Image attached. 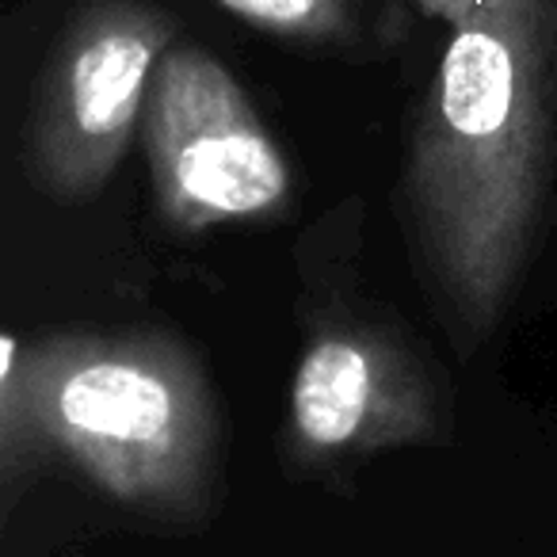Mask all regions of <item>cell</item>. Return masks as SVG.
Masks as SVG:
<instances>
[{"instance_id": "obj_5", "label": "cell", "mask_w": 557, "mask_h": 557, "mask_svg": "<svg viewBox=\"0 0 557 557\" xmlns=\"http://www.w3.org/2000/svg\"><path fill=\"white\" fill-rule=\"evenodd\" d=\"M447 440L435 367L382 318H329L290 379L287 455L306 473H341L397 447Z\"/></svg>"}, {"instance_id": "obj_9", "label": "cell", "mask_w": 557, "mask_h": 557, "mask_svg": "<svg viewBox=\"0 0 557 557\" xmlns=\"http://www.w3.org/2000/svg\"><path fill=\"white\" fill-rule=\"evenodd\" d=\"M554 85H557V0H554Z\"/></svg>"}, {"instance_id": "obj_1", "label": "cell", "mask_w": 557, "mask_h": 557, "mask_svg": "<svg viewBox=\"0 0 557 557\" xmlns=\"http://www.w3.org/2000/svg\"><path fill=\"white\" fill-rule=\"evenodd\" d=\"M554 0H493L428 81L401 172L420 283L450 344L473 351L508 313L554 176Z\"/></svg>"}, {"instance_id": "obj_6", "label": "cell", "mask_w": 557, "mask_h": 557, "mask_svg": "<svg viewBox=\"0 0 557 557\" xmlns=\"http://www.w3.org/2000/svg\"><path fill=\"white\" fill-rule=\"evenodd\" d=\"M27 341L16 333L0 336V511L12 516L32 478L50 462L27 386Z\"/></svg>"}, {"instance_id": "obj_7", "label": "cell", "mask_w": 557, "mask_h": 557, "mask_svg": "<svg viewBox=\"0 0 557 557\" xmlns=\"http://www.w3.org/2000/svg\"><path fill=\"white\" fill-rule=\"evenodd\" d=\"M214 4L290 42H344L356 32V0H214Z\"/></svg>"}, {"instance_id": "obj_2", "label": "cell", "mask_w": 557, "mask_h": 557, "mask_svg": "<svg viewBox=\"0 0 557 557\" xmlns=\"http://www.w3.org/2000/svg\"><path fill=\"white\" fill-rule=\"evenodd\" d=\"M50 462L161 523L191 527L222 488V405L191 344L161 329H65L27 341Z\"/></svg>"}, {"instance_id": "obj_8", "label": "cell", "mask_w": 557, "mask_h": 557, "mask_svg": "<svg viewBox=\"0 0 557 557\" xmlns=\"http://www.w3.org/2000/svg\"><path fill=\"white\" fill-rule=\"evenodd\" d=\"M412 4H420L428 16L447 20L450 27H462V24H470L473 16H481L493 0H412Z\"/></svg>"}, {"instance_id": "obj_3", "label": "cell", "mask_w": 557, "mask_h": 557, "mask_svg": "<svg viewBox=\"0 0 557 557\" xmlns=\"http://www.w3.org/2000/svg\"><path fill=\"white\" fill-rule=\"evenodd\" d=\"M176 24L149 0H85L47 54L27 119V172L58 202L96 199L149 108Z\"/></svg>"}, {"instance_id": "obj_4", "label": "cell", "mask_w": 557, "mask_h": 557, "mask_svg": "<svg viewBox=\"0 0 557 557\" xmlns=\"http://www.w3.org/2000/svg\"><path fill=\"white\" fill-rule=\"evenodd\" d=\"M153 199L176 233L287 214V153L268 134L240 81L202 47H172L141 119Z\"/></svg>"}]
</instances>
